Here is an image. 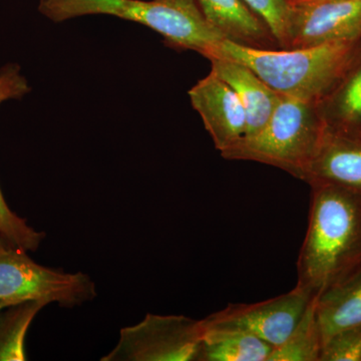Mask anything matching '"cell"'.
<instances>
[{"instance_id":"obj_1","label":"cell","mask_w":361,"mask_h":361,"mask_svg":"<svg viewBox=\"0 0 361 361\" xmlns=\"http://www.w3.org/2000/svg\"><path fill=\"white\" fill-rule=\"evenodd\" d=\"M310 185L296 285L318 296L361 267V192L329 183Z\"/></svg>"},{"instance_id":"obj_2","label":"cell","mask_w":361,"mask_h":361,"mask_svg":"<svg viewBox=\"0 0 361 361\" xmlns=\"http://www.w3.org/2000/svg\"><path fill=\"white\" fill-rule=\"evenodd\" d=\"M361 39L290 49H263L221 42L208 58L238 61L284 97L318 103L348 65Z\"/></svg>"},{"instance_id":"obj_3","label":"cell","mask_w":361,"mask_h":361,"mask_svg":"<svg viewBox=\"0 0 361 361\" xmlns=\"http://www.w3.org/2000/svg\"><path fill=\"white\" fill-rule=\"evenodd\" d=\"M39 11L54 23L94 14L134 21L160 33L169 44L206 59L225 39L197 0H39Z\"/></svg>"},{"instance_id":"obj_4","label":"cell","mask_w":361,"mask_h":361,"mask_svg":"<svg viewBox=\"0 0 361 361\" xmlns=\"http://www.w3.org/2000/svg\"><path fill=\"white\" fill-rule=\"evenodd\" d=\"M326 130L317 103L281 96L258 134L221 156L226 160L265 164L303 180Z\"/></svg>"},{"instance_id":"obj_5","label":"cell","mask_w":361,"mask_h":361,"mask_svg":"<svg viewBox=\"0 0 361 361\" xmlns=\"http://www.w3.org/2000/svg\"><path fill=\"white\" fill-rule=\"evenodd\" d=\"M96 296V284L87 274L37 264L27 251L0 237V303L4 308L25 302L73 307L94 300Z\"/></svg>"},{"instance_id":"obj_6","label":"cell","mask_w":361,"mask_h":361,"mask_svg":"<svg viewBox=\"0 0 361 361\" xmlns=\"http://www.w3.org/2000/svg\"><path fill=\"white\" fill-rule=\"evenodd\" d=\"M202 334L201 320L147 314L137 324L121 330L115 348L102 361H196Z\"/></svg>"},{"instance_id":"obj_7","label":"cell","mask_w":361,"mask_h":361,"mask_svg":"<svg viewBox=\"0 0 361 361\" xmlns=\"http://www.w3.org/2000/svg\"><path fill=\"white\" fill-rule=\"evenodd\" d=\"M314 297L296 285L287 293L260 302L229 304L202 323L242 330L276 348L289 336Z\"/></svg>"},{"instance_id":"obj_8","label":"cell","mask_w":361,"mask_h":361,"mask_svg":"<svg viewBox=\"0 0 361 361\" xmlns=\"http://www.w3.org/2000/svg\"><path fill=\"white\" fill-rule=\"evenodd\" d=\"M361 39V0H315L290 6L286 49Z\"/></svg>"},{"instance_id":"obj_9","label":"cell","mask_w":361,"mask_h":361,"mask_svg":"<svg viewBox=\"0 0 361 361\" xmlns=\"http://www.w3.org/2000/svg\"><path fill=\"white\" fill-rule=\"evenodd\" d=\"M188 94L221 155L244 139L245 111L236 92L215 71L211 70Z\"/></svg>"},{"instance_id":"obj_10","label":"cell","mask_w":361,"mask_h":361,"mask_svg":"<svg viewBox=\"0 0 361 361\" xmlns=\"http://www.w3.org/2000/svg\"><path fill=\"white\" fill-rule=\"evenodd\" d=\"M209 61L211 70L232 87L241 102L246 116L245 137L242 141L250 139L269 121L281 94L238 61L226 58H211Z\"/></svg>"},{"instance_id":"obj_11","label":"cell","mask_w":361,"mask_h":361,"mask_svg":"<svg viewBox=\"0 0 361 361\" xmlns=\"http://www.w3.org/2000/svg\"><path fill=\"white\" fill-rule=\"evenodd\" d=\"M317 106L327 130L357 135L361 128V42Z\"/></svg>"},{"instance_id":"obj_12","label":"cell","mask_w":361,"mask_h":361,"mask_svg":"<svg viewBox=\"0 0 361 361\" xmlns=\"http://www.w3.org/2000/svg\"><path fill=\"white\" fill-rule=\"evenodd\" d=\"M304 182L329 183L361 192V139L326 130Z\"/></svg>"},{"instance_id":"obj_13","label":"cell","mask_w":361,"mask_h":361,"mask_svg":"<svg viewBox=\"0 0 361 361\" xmlns=\"http://www.w3.org/2000/svg\"><path fill=\"white\" fill-rule=\"evenodd\" d=\"M197 1L206 20L225 39L263 49L277 44L265 23L242 0Z\"/></svg>"},{"instance_id":"obj_14","label":"cell","mask_w":361,"mask_h":361,"mask_svg":"<svg viewBox=\"0 0 361 361\" xmlns=\"http://www.w3.org/2000/svg\"><path fill=\"white\" fill-rule=\"evenodd\" d=\"M323 345L342 330L361 326V267L316 296Z\"/></svg>"},{"instance_id":"obj_15","label":"cell","mask_w":361,"mask_h":361,"mask_svg":"<svg viewBox=\"0 0 361 361\" xmlns=\"http://www.w3.org/2000/svg\"><path fill=\"white\" fill-rule=\"evenodd\" d=\"M272 349L267 342L242 330L203 325L197 361H267Z\"/></svg>"},{"instance_id":"obj_16","label":"cell","mask_w":361,"mask_h":361,"mask_svg":"<svg viewBox=\"0 0 361 361\" xmlns=\"http://www.w3.org/2000/svg\"><path fill=\"white\" fill-rule=\"evenodd\" d=\"M322 349L315 296L289 336L273 348L267 361H320Z\"/></svg>"},{"instance_id":"obj_17","label":"cell","mask_w":361,"mask_h":361,"mask_svg":"<svg viewBox=\"0 0 361 361\" xmlns=\"http://www.w3.org/2000/svg\"><path fill=\"white\" fill-rule=\"evenodd\" d=\"M44 303L25 302L7 307L0 316V361L26 360L25 336Z\"/></svg>"},{"instance_id":"obj_18","label":"cell","mask_w":361,"mask_h":361,"mask_svg":"<svg viewBox=\"0 0 361 361\" xmlns=\"http://www.w3.org/2000/svg\"><path fill=\"white\" fill-rule=\"evenodd\" d=\"M0 237L27 252L37 251L44 239V233L37 231L26 221L16 215L7 205L0 189Z\"/></svg>"},{"instance_id":"obj_19","label":"cell","mask_w":361,"mask_h":361,"mask_svg":"<svg viewBox=\"0 0 361 361\" xmlns=\"http://www.w3.org/2000/svg\"><path fill=\"white\" fill-rule=\"evenodd\" d=\"M270 30L280 49H286L290 7L286 0H242Z\"/></svg>"},{"instance_id":"obj_20","label":"cell","mask_w":361,"mask_h":361,"mask_svg":"<svg viewBox=\"0 0 361 361\" xmlns=\"http://www.w3.org/2000/svg\"><path fill=\"white\" fill-rule=\"evenodd\" d=\"M320 361H361V326L330 337L323 345Z\"/></svg>"},{"instance_id":"obj_21","label":"cell","mask_w":361,"mask_h":361,"mask_svg":"<svg viewBox=\"0 0 361 361\" xmlns=\"http://www.w3.org/2000/svg\"><path fill=\"white\" fill-rule=\"evenodd\" d=\"M30 90L20 66L8 63L0 68V104L9 99H23Z\"/></svg>"},{"instance_id":"obj_22","label":"cell","mask_w":361,"mask_h":361,"mask_svg":"<svg viewBox=\"0 0 361 361\" xmlns=\"http://www.w3.org/2000/svg\"><path fill=\"white\" fill-rule=\"evenodd\" d=\"M315 1V0H286L288 6H298V4H306V2Z\"/></svg>"},{"instance_id":"obj_23","label":"cell","mask_w":361,"mask_h":361,"mask_svg":"<svg viewBox=\"0 0 361 361\" xmlns=\"http://www.w3.org/2000/svg\"><path fill=\"white\" fill-rule=\"evenodd\" d=\"M355 137H360V139H361V128H360V132H358V134H357V135H356Z\"/></svg>"},{"instance_id":"obj_24","label":"cell","mask_w":361,"mask_h":361,"mask_svg":"<svg viewBox=\"0 0 361 361\" xmlns=\"http://www.w3.org/2000/svg\"><path fill=\"white\" fill-rule=\"evenodd\" d=\"M2 310H6V308H4V305H2L1 303H0V311H1Z\"/></svg>"}]
</instances>
